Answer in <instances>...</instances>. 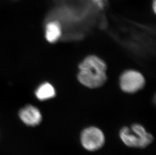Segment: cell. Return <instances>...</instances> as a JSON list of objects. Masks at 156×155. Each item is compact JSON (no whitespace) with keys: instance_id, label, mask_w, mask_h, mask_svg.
<instances>
[{"instance_id":"4","label":"cell","mask_w":156,"mask_h":155,"mask_svg":"<svg viewBox=\"0 0 156 155\" xmlns=\"http://www.w3.org/2000/svg\"><path fill=\"white\" fill-rule=\"evenodd\" d=\"M144 77L136 71H127L120 78V86L125 92L133 93L143 88L144 84Z\"/></svg>"},{"instance_id":"3","label":"cell","mask_w":156,"mask_h":155,"mask_svg":"<svg viewBox=\"0 0 156 155\" xmlns=\"http://www.w3.org/2000/svg\"><path fill=\"white\" fill-rule=\"evenodd\" d=\"M80 142L85 149L93 152L100 149L103 146L105 138L100 129L90 126L84 129L81 133Z\"/></svg>"},{"instance_id":"5","label":"cell","mask_w":156,"mask_h":155,"mask_svg":"<svg viewBox=\"0 0 156 155\" xmlns=\"http://www.w3.org/2000/svg\"><path fill=\"white\" fill-rule=\"evenodd\" d=\"M19 116L24 124L30 126H38L42 121V115L40 110L31 105L25 106L20 109Z\"/></svg>"},{"instance_id":"7","label":"cell","mask_w":156,"mask_h":155,"mask_svg":"<svg viewBox=\"0 0 156 155\" xmlns=\"http://www.w3.org/2000/svg\"><path fill=\"white\" fill-rule=\"evenodd\" d=\"M35 96L41 101H44L53 98L56 95L54 87L49 83H44L40 85L35 91Z\"/></svg>"},{"instance_id":"1","label":"cell","mask_w":156,"mask_h":155,"mask_svg":"<svg viewBox=\"0 0 156 155\" xmlns=\"http://www.w3.org/2000/svg\"><path fill=\"white\" fill-rule=\"evenodd\" d=\"M106 69L103 60L96 56H89L80 64L78 80L87 87L98 88L106 82Z\"/></svg>"},{"instance_id":"2","label":"cell","mask_w":156,"mask_h":155,"mask_svg":"<svg viewBox=\"0 0 156 155\" xmlns=\"http://www.w3.org/2000/svg\"><path fill=\"white\" fill-rule=\"evenodd\" d=\"M120 137L127 146L131 148H144L153 142L154 137L140 124L135 123L131 129L123 127L120 131Z\"/></svg>"},{"instance_id":"9","label":"cell","mask_w":156,"mask_h":155,"mask_svg":"<svg viewBox=\"0 0 156 155\" xmlns=\"http://www.w3.org/2000/svg\"><path fill=\"white\" fill-rule=\"evenodd\" d=\"M156 0H154V1L153 3V9L154 10V12H156Z\"/></svg>"},{"instance_id":"8","label":"cell","mask_w":156,"mask_h":155,"mask_svg":"<svg viewBox=\"0 0 156 155\" xmlns=\"http://www.w3.org/2000/svg\"><path fill=\"white\" fill-rule=\"evenodd\" d=\"M92 1L94 2L97 4L98 5L99 7H101L103 6V2L104 0H92Z\"/></svg>"},{"instance_id":"6","label":"cell","mask_w":156,"mask_h":155,"mask_svg":"<svg viewBox=\"0 0 156 155\" xmlns=\"http://www.w3.org/2000/svg\"><path fill=\"white\" fill-rule=\"evenodd\" d=\"M62 34L60 25L56 21H51L47 24L45 36L49 43H55L59 40Z\"/></svg>"}]
</instances>
